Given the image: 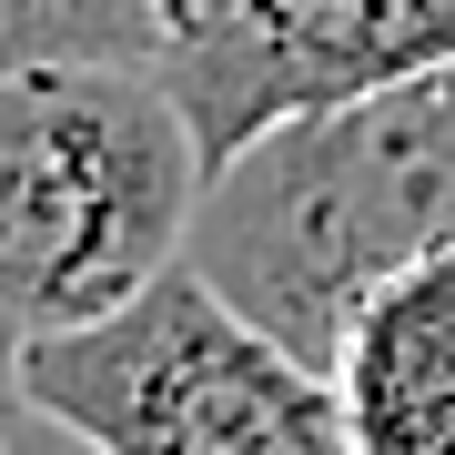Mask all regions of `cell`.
Segmentation results:
<instances>
[{"mask_svg": "<svg viewBox=\"0 0 455 455\" xmlns=\"http://www.w3.org/2000/svg\"><path fill=\"white\" fill-rule=\"evenodd\" d=\"M212 152L163 61H0V314L82 334L193 243Z\"/></svg>", "mask_w": 455, "mask_h": 455, "instance_id": "cell-2", "label": "cell"}, {"mask_svg": "<svg viewBox=\"0 0 455 455\" xmlns=\"http://www.w3.org/2000/svg\"><path fill=\"white\" fill-rule=\"evenodd\" d=\"M0 61H163V0H0Z\"/></svg>", "mask_w": 455, "mask_h": 455, "instance_id": "cell-6", "label": "cell"}, {"mask_svg": "<svg viewBox=\"0 0 455 455\" xmlns=\"http://www.w3.org/2000/svg\"><path fill=\"white\" fill-rule=\"evenodd\" d=\"M435 253H455V61L263 122L212 163L182 243L223 304L324 374L355 314Z\"/></svg>", "mask_w": 455, "mask_h": 455, "instance_id": "cell-1", "label": "cell"}, {"mask_svg": "<svg viewBox=\"0 0 455 455\" xmlns=\"http://www.w3.org/2000/svg\"><path fill=\"white\" fill-rule=\"evenodd\" d=\"M0 455H101V445L82 435V425H61L51 405H20V415H11V435H0Z\"/></svg>", "mask_w": 455, "mask_h": 455, "instance_id": "cell-7", "label": "cell"}, {"mask_svg": "<svg viewBox=\"0 0 455 455\" xmlns=\"http://www.w3.org/2000/svg\"><path fill=\"white\" fill-rule=\"evenodd\" d=\"M20 355H31V344H20V324L0 314V435H11V415L31 405V385H20Z\"/></svg>", "mask_w": 455, "mask_h": 455, "instance_id": "cell-8", "label": "cell"}, {"mask_svg": "<svg viewBox=\"0 0 455 455\" xmlns=\"http://www.w3.org/2000/svg\"><path fill=\"white\" fill-rule=\"evenodd\" d=\"M355 455H455V253L395 274L334 355Z\"/></svg>", "mask_w": 455, "mask_h": 455, "instance_id": "cell-5", "label": "cell"}, {"mask_svg": "<svg viewBox=\"0 0 455 455\" xmlns=\"http://www.w3.org/2000/svg\"><path fill=\"white\" fill-rule=\"evenodd\" d=\"M455 61V0H163V82L223 163L263 122Z\"/></svg>", "mask_w": 455, "mask_h": 455, "instance_id": "cell-4", "label": "cell"}, {"mask_svg": "<svg viewBox=\"0 0 455 455\" xmlns=\"http://www.w3.org/2000/svg\"><path fill=\"white\" fill-rule=\"evenodd\" d=\"M20 385L101 455H355L344 385L223 304L193 263L82 334H41Z\"/></svg>", "mask_w": 455, "mask_h": 455, "instance_id": "cell-3", "label": "cell"}]
</instances>
